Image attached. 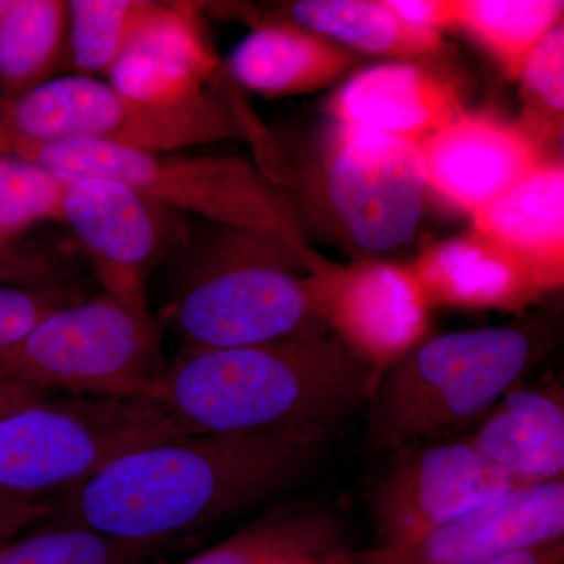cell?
<instances>
[{"label": "cell", "instance_id": "obj_1", "mask_svg": "<svg viewBox=\"0 0 564 564\" xmlns=\"http://www.w3.org/2000/svg\"><path fill=\"white\" fill-rule=\"evenodd\" d=\"M322 429L199 433L121 456L62 492L58 529L162 547L269 499L304 477L321 456Z\"/></svg>", "mask_w": 564, "mask_h": 564}, {"label": "cell", "instance_id": "obj_2", "mask_svg": "<svg viewBox=\"0 0 564 564\" xmlns=\"http://www.w3.org/2000/svg\"><path fill=\"white\" fill-rule=\"evenodd\" d=\"M380 370L337 334L182 350L151 402L195 433L332 432L364 410Z\"/></svg>", "mask_w": 564, "mask_h": 564}, {"label": "cell", "instance_id": "obj_3", "mask_svg": "<svg viewBox=\"0 0 564 564\" xmlns=\"http://www.w3.org/2000/svg\"><path fill=\"white\" fill-rule=\"evenodd\" d=\"M551 347L540 322L422 339L378 375L364 406V443L389 455L466 437Z\"/></svg>", "mask_w": 564, "mask_h": 564}, {"label": "cell", "instance_id": "obj_4", "mask_svg": "<svg viewBox=\"0 0 564 564\" xmlns=\"http://www.w3.org/2000/svg\"><path fill=\"white\" fill-rule=\"evenodd\" d=\"M188 256L163 310L184 350L248 347L334 334L318 313L306 263L261 234L221 228Z\"/></svg>", "mask_w": 564, "mask_h": 564}, {"label": "cell", "instance_id": "obj_5", "mask_svg": "<svg viewBox=\"0 0 564 564\" xmlns=\"http://www.w3.org/2000/svg\"><path fill=\"white\" fill-rule=\"evenodd\" d=\"M0 155L36 163L63 182L84 176L124 182L180 214L191 212L221 228L278 240L295 252L307 270L318 262L304 247L291 207L272 182L240 159L147 152L91 140L28 144Z\"/></svg>", "mask_w": 564, "mask_h": 564}, {"label": "cell", "instance_id": "obj_6", "mask_svg": "<svg viewBox=\"0 0 564 564\" xmlns=\"http://www.w3.org/2000/svg\"><path fill=\"white\" fill-rule=\"evenodd\" d=\"M198 434L144 399L74 395L0 419V489L66 492L121 456Z\"/></svg>", "mask_w": 564, "mask_h": 564}, {"label": "cell", "instance_id": "obj_7", "mask_svg": "<svg viewBox=\"0 0 564 564\" xmlns=\"http://www.w3.org/2000/svg\"><path fill=\"white\" fill-rule=\"evenodd\" d=\"M162 332L148 304L104 292L55 311L0 350V372L77 395L150 400L166 369Z\"/></svg>", "mask_w": 564, "mask_h": 564}, {"label": "cell", "instance_id": "obj_8", "mask_svg": "<svg viewBox=\"0 0 564 564\" xmlns=\"http://www.w3.org/2000/svg\"><path fill=\"white\" fill-rule=\"evenodd\" d=\"M245 139L236 117L169 113L133 101L98 77L65 74L21 98L0 99V154L28 144L91 140L147 152H181Z\"/></svg>", "mask_w": 564, "mask_h": 564}, {"label": "cell", "instance_id": "obj_9", "mask_svg": "<svg viewBox=\"0 0 564 564\" xmlns=\"http://www.w3.org/2000/svg\"><path fill=\"white\" fill-rule=\"evenodd\" d=\"M322 177L334 221L356 250L381 254L411 243L426 192L419 141L336 122Z\"/></svg>", "mask_w": 564, "mask_h": 564}, {"label": "cell", "instance_id": "obj_10", "mask_svg": "<svg viewBox=\"0 0 564 564\" xmlns=\"http://www.w3.org/2000/svg\"><path fill=\"white\" fill-rule=\"evenodd\" d=\"M386 456L369 496L375 545L408 543L527 486L489 463L466 437Z\"/></svg>", "mask_w": 564, "mask_h": 564}, {"label": "cell", "instance_id": "obj_11", "mask_svg": "<svg viewBox=\"0 0 564 564\" xmlns=\"http://www.w3.org/2000/svg\"><path fill=\"white\" fill-rule=\"evenodd\" d=\"M180 212L107 176L65 182L62 220L73 232L104 292L148 304V278L184 243Z\"/></svg>", "mask_w": 564, "mask_h": 564}, {"label": "cell", "instance_id": "obj_12", "mask_svg": "<svg viewBox=\"0 0 564 564\" xmlns=\"http://www.w3.org/2000/svg\"><path fill=\"white\" fill-rule=\"evenodd\" d=\"M564 536V480L522 486L397 545L344 549L313 564H481Z\"/></svg>", "mask_w": 564, "mask_h": 564}, {"label": "cell", "instance_id": "obj_13", "mask_svg": "<svg viewBox=\"0 0 564 564\" xmlns=\"http://www.w3.org/2000/svg\"><path fill=\"white\" fill-rule=\"evenodd\" d=\"M306 282L332 332L380 373L423 339L430 304L410 267L377 259L347 267L322 261Z\"/></svg>", "mask_w": 564, "mask_h": 564}, {"label": "cell", "instance_id": "obj_14", "mask_svg": "<svg viewBox=\"0 0 564 564\" xmlns=\"http://www.w3.org/2000/svg\"><path fill=\"white\" fill-rule=\"evenodd\" d=\"M426 191L455 209L477 214L545 162L519 124L459 115L419 141Z\"/></svg>", "mask_w": 564, "mask_h": 564}, {"label": "cell", "instance_id": "obj_15", "mask_svg": "<svg viewBox=\"0 0 564 564\" xmlns=\"http://www.w3.org/2000/svg\"><path fill=\"white\" fill-rule=\"evenodd\" d=\"M337 124L421 141L464 113L451 82L411 63L358 70L328 102Z\"/></svg>", "mask_w": 564, "mask_h": 564}, {"label": "cell", "instance_id": "obj_16", "mask_svg": "<svg viewBox=\"0 0 564 564\" xmlns=\"http://www.w3.org/2000/svg\"><path fill=\"white\" fill-rule=\"evenodd\" d=\"M474 232L507 252L541 291L563 284L564 166L540 169L474 214Z\"/></svg>", "mask_w": 564, "mask_h": 564}, {"label": "cell", "instance_id": "obj_17", "mask_svg": "<svg viewBox=\"0 0 564 564\" xmlns=\"http://www.w3.org/2000/svg\"><path fill=\"white\" fill-rule=\"evenodd\" d=\"M466 441L521 484L563 480L562 384L516 386L494 404Z\"/></svg>", "mask_w": 564, "mask_h": 564}, {"label": "cell", "instance_id": "obj_18", "mask_svg": "<svg viewBox=\"0 0 564 564\" xmlns=\"http://www.w3.org/2000/svg\"><path fill=\"white\" fill-rule=\"evenodd\" d=\"M352 52L288 20L263 22L232 51L229 70L265 98L306 95L340 79Z\"/></svg>", "mask_w": 564, "mask_h": 564}, {"label": "cell", "instance_id": "obj_19", "mask_svg": "<svg viewBox=\"0 0 564 564\" xmlns=\"http://www.w3.org/2000/svg\"><path fill=\"white\" fill-rule=\"evenodd\" d=\"M410 269L430 307H510L541 292L518 262L474 231L429 245Z\"/></svg>", "mask_w": 564, "mask_h": 564}, {"label": "cell", "instance_id": "obj_20", "mask_svg": "<svg viewBox=\"0 0 564 564\" xmlns=\"http://www.w3.org/2000/svg\"><path fill=\"white\" fill-rule=\"evenodd\" d=\"M343 518L321 502H292L182 564H313L350 549Z\"/></svg>", "mask_w": 564, "mask_h": 564}, {"label": "cell", "instance_id": "obj_21", "mask_svg": "<svg viewBox=\"0 0 564 564\" xmlns=\"http://www.w3.org/2000/svg\"><path fill=\"white\" fill-rule=\"evenodd\" d=\"M282 11L293 24L367 54L411 58L444 50L443 32L403 20L386 0H302Z\"/></svg>", "mask_w": 564, "mask_h": 564}, {"label": "cell", "instance_id": "obj_22", "mask_svg": "<svg viewBox=\"0 0 564 564\" xmlns=\"http://www.w3.org/2000/svg\"><path fill=\"white\" fill-rule=\"evenodd\" d=\"M69 0H13L0 18V99L11 101L61 76Z\"/></svg>", "mask_w": 564, "mask_h": 564}, {"label": "cell", "instance_id": "obj_23", "mask_svg": "<svg viewBox=\"0 0 564 564\" xmlns=\"http://www.w3.org/2000/svg\"><path fill=\"white\" fill-rule=\"evenodd\" d=\"M563 11L556 0H455L454 28L469 33L516 82L534 47L562 24Z\"/></svg>", "mask_w": 564, "mask_h": 564}, {"label": "cell", "instance_id": "obj_24", "mask_svg": "<svg viewBox=\"0 0 564 564\" xmlns=\"http://www.w3.org/2000/svg\"><path fill=\"white\" fill-rule=\"evenodd\" d=\"M155 0H69L65 70L77 76H109L139 39Z\"/></svg>", "mask_w": 564, "mask_h": 564}, {"label": "cell", "instance_id": "obj_25", "mask_svg": "<svg viewBox=\"0 0 564 564\" xmlns=\"http://www.w3.org/2000/svg\"><path fill=\"white\" fill-rule=\"evenodd\" d=\"M107 82L133 99L152 109L191 117H232V111L210 91V80L188 66L152 57L129 54L111 68Z\"/></svg>", "mask_w": 564, "mask_h": 564}, {"label": "cell", "instance_id": "obj_26", "mask_svg": "<svg viewBox=\"0 0 564 564\" xmlns=\"http://www.w3.org/2000/svg\"><path fill=\"white\" fill-rule=\"evenodd\" d=\"M154 551L150 545L115 540L90 530L50 527L3 544L0 564H129Z\"/></svg>", "mask_w": 564, "mask_h": 564}, {"label": "cell", "instance_id": "obj_27", "mask_svg": "<svg viewBox=\"0 0 564 564\" xmlns=\"http://www.w3.org/2000/svg\"><path fill=\"white\" fill-rule=\"evenodd\" d=\"M524 102L522 129L541 148L563 135L564 29L563 22L534 47L521 77Z\"/></svg>", "mask_w": 564, "mask_h": 564}, {"label": "cell", "instance_id": "obj_28", "mask_svg": "<svg viewBox=\"0 0 564 564\" xmlns=\"http://www.w3.org/2000/svg\"><path fill=\"white\" fill-rule=\"evenodd\" d=\"M65 182L40 165L0 155V234L22 237L41 223L62 220Z\"/></svg>", "mask_w": 564, "mask_h": 564}, {"label": "cell", "instance_id": "obj_29", "mask_svg": "<svg viewBox=\"0 0 564 564\" xmlns=\"http://www.w3.org/2000/svg\"><path fill=\"white\" fill-rule=\"evenodd\" d=\"M69 288L0 285V350L21 343L47 315L80 302Z\"/></svg>", "mask_w": 564, "mask_h": 564}, {"label": "cell", "instance_id": "obj_30", "mask_svg": "<svg viewBox=\"0 0 564 564\" xmlns=\"http://www.w3.org/2000/svg\"><path fill=\"white\" fill-rule=\"evenodd\" d=\"M68 269L54 252L40 245L0 234V285L68 288Z\"/></svg>", "mask_w": 564, "mask_h": 564}, {"label": "cell", "instance_id": "obj_31", "mask_svg": "<svg viewBox=\"0 0 564 564\" xmlns=\"http://www.w3.org/2000/svg\"><path fill=\"white\" fill-rule=\"evenodd\" d=\"M51 505L40 497L21 496L0 489V547L35 522L50 518Z\"/></svg>", "mask_w": 564, "mask_h": 564}, {"label": "cell", "instance_id": "obj_32", "mask_svg": "<svg viewBox=\"0 0 564 564\" xmlns=\"http://www.w3.org/2000/svg\"><path fill=\"white\" fill-rule=\"evenodd\" d=\"M403 20L423 28H454L455 0H386Z\"/></svg>", "mask_w": 564, "mask_h": 564}, {"label": "cell", "instance_id": "obj_33", "mask_svg": "<svg viewBox=\"0 0 564 564\" xmlns=\"http://www.w3.org/2000/svg\"><path fill=\"white\" fill-rule=\"evenodd\" d=\"M52 389L29 383L20 378L0 372V419L18 413L24 408L43 402L51 397Z\"/></svg>", "mask_w": 564, "mask_h": 564}, {"label": "cell", "instance_id": "obj_34", "mask_svg": "<svg viewBox=\"0 0 564 564\" xmlns=\"http://www.w3.org/2000/svg\"><path fill=\"white\" fill-rule=\"evenodd\" d=\"M481 564H564V536L527 545Z\"/></svg>", "mask_w": 564, "mask_h": 564}, {"label": "cell", "instance_id": "obj_35", "mask_svg": "<svg viewBox=\"0 0 564 564\" xmlns=\"http://www.w3.org/2000/svg\"><path fill=\"white\" fill-rule=\"evenodd\" d=\"M11 2H13V0H0V18L10 9Z\"/></svg>", "mask_w": 564, "mask_h": 564}, {"label": "cell", "instance_id": "obj_36", "mask_svg": "<svg viewBox=\"0 0 564 564\" xmlns=\"http://www.w3.org/2000/svg\"><path fill=\"white\" fill-rule=\"evenodd\" d=\"M129 564H150V563L144 562V560H140V562H133V563H129Z\"/></svg>", "mask_w": 564, "mask_h": 564}]
</instances>
